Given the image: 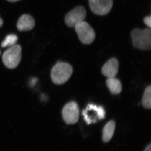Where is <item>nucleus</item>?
<instances>
[{
	"mask_svg": "<svg viewBox=\"0 0 151 151\" xmlns=\"http://www.w3.org/2000/svg\"><path fill=\"white\" fill-rule=\"evenodd\" d=\"M132 45L135 48L142 50H150L151 48L150 28L141 29L135 28L131 33Z\"/></svg>",
	"mask_w": 151,
	"mask_h": 151,
	"instance_id": "nucleus-1",
	"label": "nucleus"
},
{
	"mask_svg": "<svg viewBox=\"0 0 151 151\" xmlns=\"http://www.w3.org/2000/svg\"><path fill=\"white\" fill-rule=\"evenodd\" d=\"M73 68L69 63L58 62L52 69L51 78L52 82L57 85L64 84L73 73Z\"/></svg>",
	"mask_w": 151,
	"mask_h": 151,
	"instance_id": "nucleus-2",
	"label": "nucleus"
},
{
	"mask_svg": "<svg viewBox=\"0 0 151 151\" xmlns=\"http://www.w3.org/2000/svg\"><path fill=\"white\" fill-rule=\"evenodd\" d=\"M21 47L17 44L6 50L2 55L3 62L6 67L11 69L16 68L21 60Z\"/></svg>",
	"mask_w": 151,
	"mask_h": 151,
	"instance_id": "nucleus-3",
	"label": "nucleus"
},
{
	"mask_svg": "<svg viewBox=\"0 0 151 151\" xmlns=\"http://www.w3.org/2000/svg\"><path fill=\"white\" fill-rule=\"evenodd\" d=\"M74 28L79 40L82 43L89 45L94 42L96 37L95 32L87 22L84 21L79 22Z\"/></svg>",
	"mask_w": 151,
	"mask_h": 151,
	"instance_id": "nucleus-4",
	"label": "nucleus"
},
{
	"mask_svg": "<svg viewBox=\"0 0 151 151\" xmlns=\"http://www.w3.org/2000/svg\"><path fill=\"white\" fill-rule=\"evenodd\" d=\"M86 17V9L83 6H78L68 13L65 15V24L68 27L73 28L79 22L84 21Z\"/></svg>",
	"mask_w": 151,
	"mask_h": 151,
	"instance_id": "nucleus-5",
	"label": "nucleus"
},
{
	"mask_svg": "<svg viewBox=\"0 0 151 151\" xmlns=\"http://www.w3.org/2000/svg\"><path fill=\"white\" fill-rule=\"evenodd\" d=\"M63 119L66 124H74L79 119V108L74 102H69L65 105L62 111Z\"/></svg>",
	"mask_w": 151,
	"mask_h": 151,
	"instance_id": "nucleus-6",
	"label": "nucleus"
},
{
	"mask_svg": "<svg viewBox=\"0 0 151 151\" xmlns=\"http://www.w3.org/2000/svg\"><path fill=\"white\" fill-rule=\"evenodd\" d=\"M91 11L95 14L104 16L110 12L113 6V0H89Z\"/></svg>",
	"mask_w": 151,
	"mask_h": 151,
	"instance_id": "nucleus-7",
	"label": "nucleus"
},
{
	"mask_svg": "<svg viewBox=\"0 0 151 151\" xmlns=\"http://www.w3.org/2000/svg\"><path fill=\"white\" fill-rule=\"evenodd\" d=\"M119 68V61L116 58H113L103 65L102 68V73L108 78L115 77L118 74Z\"/></svg>",
	"mask_w": 151,
	"mask_h": 151,
	"instance_id": "nucleus-8",
	"label": "nucleus"
},
{
	"mask_svg": "<svg viewBox=\"0 0 151 151\" xmlns=\"http://www.w3.org/2000/svg\"><path fill=\"white\" fill-rule=\"evenodd\" d=\"M35 25L34 19L28 14H24L19 18L17 28L19 31H27L32 29Z\"/></svg>",
	"mask_w": 151,
	"mask_h": 151,
	"instance_id": "nucleus-9",
	"label": "nucleus"
},
{
	"mask_svg": "<svg viewBox=\"0 0 151 151\" xmlns=\"http://www.w3.org/2000/svg\"><path fill=\"white\" fill-rule=\"evenodd\" d=\"M116 128V124L113 121H110L103 128L102 139L105 143H108L110 141L114 134Z\"/></svg>",
	"mask_w": 151,
	"mask_h": 151,
	"instance_id": "nucleus-10",
	"label": "nucleus"
},
{
	"mask_svg": "<svg viewBox=\"0 0 151 151\" xmlns=\"http://www.w3.org/2000/svg\"><path fill=\"white\" fill-rule=\"evenodd\" d=\"M106 84L111 94L116 95L122 92V84L119 79L115 77L108 78L106 81Z\"/></svg>",
	"mask_w": 151,
	"mask_h": 151,
	"instance_id": "nucleus-11",
	"label": "nucleus"
},
{
	"mask_svg": "<svg viewBox=\"0 0 151 151\" xmlns=\"http://www.w3.org/2000/svg\"><path fill=\"white\" fill-rule=\"evenodd\" d=\"M142 104L146 109H150L151 108V86H148L145 89L142 99Z\"/></svg>",
	"mask_w": 151,
	"mask_h": 151,
	"instance_id": "nucleus-12",
	"label": "nucleus"
},
{
	"mask_svg": "<svg viewBox=\"0 0 151 151\" xmlns=\"http://www.w3.org/2000/svg\"><path fill=\"white\" fill-rule=\"evenodd\" d=\"M17 36L14 34L8 35L2 42L1 46L3 48L10 47L15 45L17 41Z\"/></svg>",
	"mask_w": 151,
	"mask_h": 151,
	"instance_id": "nucleus-13",
	"label": "nucleus"
},
{
	"mask_svg": "<svg viewBox=\"0 0 151 151\" xmlns=\"http://www.w3.org/2000/svg\"><path fill=\"white\" fill-rule=\"evenodd\" d=\"M144 22L150 28L151 27V17L150 16H147L145 17L144 19Z\"/></svg>",
	"mask_w": 151,
	"mask_h": 151,
	"instance_id": "nucleus-14",
	"label": "nucleus"
},
{
	"mask_svg": "<svg viewBox=\"0 0 151 151\" xmlns=\"http://www.w3.org/2000/svg\"><path fill=\"white\" fill-rule=\"evenodd\" d=\"M144 151H151V144H150L146 147Z\"/></svg>",
	"mask_w": 151,
	"mask_h": 151,
	"instance_id": "nucleus-15",
	"label": "nucleus"
},
{
	"mask_svg": "<svg viewBox=\"0 0 151 151\" xmlns=\"http://www.w3.org/2000/svg\"><path fill=\"white\" fill-rule=\"evenodd\" d=\"M7 1H8L9 2H10L14 3L19 1H20V0H7Z\"/></svg>",
	"mask_w": 151,
	"mask_h": 151,
	"instance_id": "nucleus-16",
	"label": "nucleus"
},
{
	"mask_svg": "<svg viewBox=\"0 0 151 151\" xmlns=\"http://www.w3.org/2000/svg\"><path fill=\"white\" fill-rule=\"evenodd\" d=\"M3 24V21L2 19L0 17V27L2 26Z\"/></svg>",
	"mask_w": 151,
	"mask_h": 151,
	"instance_id": "nucleus-17",
	"label": "nucleus"
},
{
	"mask_svg": "<svg viewBox=\"0 0 151 151\" xmlns=\"http://www.w3.org/2000/svg\"><path fill=\"white\" fill-rule=\"evenodd\" d=\"M1 50H0V55H1Z\"/></svg>",
	"mask_w": 151,
	"mask_h": 151,
	"instance_id": "nucleus-18",
	"label": "nucleus"
}]
</instances>
